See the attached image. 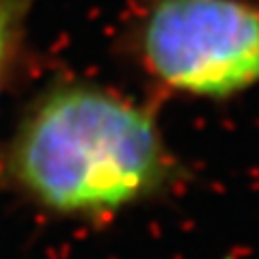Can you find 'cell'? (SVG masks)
<instances>
[{"label": "cell", "mask_w": 259, "mask_h": 259, "mask_svg": "<svg viewBox=\"0 0 259 259\" xmlns=\"http://www.w3.org/2000/svg\"><path fill=\"white\" fill-rule=\"evenodd\" d=\"M7 171L39 207L102 216L160 190L173 160L149 106L71 78L50 84L24 112Z\"/></svg>", "instance_id": "cell-1"}, {"label": "cell", "mask_w": 259, "mask_h": 259, "mask_svg": "<svg viewBox=\"0 0 259 259\" xmlns=\"http://www.w3.org/2000/svg\"><path fill=\"white\" fill-rule=\"evenodd\" d=\"M125 50L168 93L227 100L259 84V0H141Z\"/></svg>", "instance_id": "cell-2"}, {"label": "cell", "mask_w": 259, "mask_h": 259, "mask_svg": "<svg viewBox=\"0 0 259 259\" xmlns=\"http://www.w3.org/2000/svg\"><path fill=\"white\" fill-rule=\"evenodd\" d=\"M30 7L32 0H0V91L20 54Z\"/></svg>", "instance_id": "cell-3"}]
</instances>
